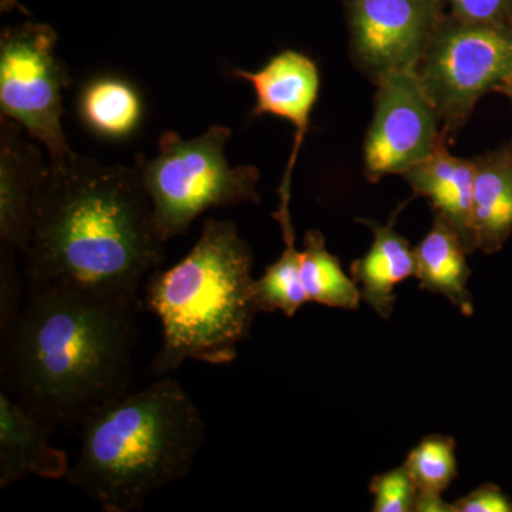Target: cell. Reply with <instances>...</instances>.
Returning a JSON list of instances; mask_svg holds the SVG:
<instances>
[{"label":"cell","mask_w":512,"mask_h":512,"mask_svg":"<svg viewBox=\"0 0 512 512\" xmlns=\"http://www.w3.org/2000/svg\"><path fill=\"white\" fill-rule=\"evenodd\" d=\"M281 256L254 282V301L258 312H282L292 318L308 302L301 278V251L296 235L284 237Z\"/></svg>","instance_id":"obj_20"},{"label":"cell","mask_w":512,"mask_h":512,"mask_svg":"<svg viewBox=\"0 0 512 512\" xmlns=\"http://www.w3.org/2000/svg\"><path fill=\"white\" fill-rule=\"evenodd\" d=\"M467 255L460 235L440 215L434 214L430 231L414 248V276L419 279L420 289L440 293L463 315L471 316L474 305L467 288L471 275Z\"/></svg>","instance_id":"obj_16"},{"label":"cell","mask_w":512,"mask_h":512,"mask_svg":"<svg viewBox=\"0 0 512 512\" xmlns=\"http://www.w3.org/2000/svg\"><path fill=\"white\" fill-rule=\"evenodd\" d=\"M404 466L417 488V512H456L441 494L457 477L456 441L453 437L433 434L424 437L410 451Z\"/></svg>","instance_id":"obj_19"},{"label":"cell","mask_w":512,"mask_h":512,"mask_svg":"<svg viewBox=\"0 0 512 512\" xmlns=\"http://www.w3.org/2000/svg\"><path fill=\"white\" fill-rule=\"evenodd\" d=\"M301 278L308 302L348 311H356L362 302L359 286L345 274L339 259L330 254L318 229H311L305 235Z\"/></svg>","instance_id":"obj_18"},{"label":"cell","mask_w":512,"mask_h":512,"mask_svg":"<svg viewBox=\"0 0 512 512\" xmlns=\"http://www.w3.org/2000/svg\"><path fill=\"white\" fill-rule=\"evenodd\" d=\"M448 140L461 130L478 100L500 92L512 77V22H467L444 16L417 67Z\"/></svg>","instance_id":"obj_6"},{"label":"cell","mask_w":512,"mask_h":512,"mask_svg":"<svg viewBox=\"0 0 512 512\" xmlns=\"http://www.w3.org/2000/svg\"><path fill=\"white\" fill-rule=\"evenodd\" d=\"M67 480L104 512L140 510L151 494L190 473L205 440L200 409L177 380L128 392L80 424Z\"/></svg>","instance_id":"obj_3"},{"label":"cell","mask_w":512,"mask_h":512,"mask_svg":"<svg viewBox=\"0 0 512 512\" xmlns=\"http://www.w3.org/2000/svg\"><path fill=\"white\" fill-rule=\"evenodd\" d=\"M450 15L467 22H512V0H444Z\"/></svg>","instance_id":"obj_23"},{"label":"cell","mask_w":512,"mask_h":512,"mask_svg":"<svg viewBox=\"0 0 512 512\" xmlns=\"http://www.w3.org/2000/svg\"><path fill=\"white\" fill-rule=\"evenodd\" d=\"M369 490L375 495V512H410L416 508V484L404 464L373 477Z\"/></svg>","instance_id":"obj_21"},{"label":"cell","mask_w":512,"mask_h":512,"mask_svg":"<svg viewBox=\"0 0 512 512\" xmlns=\"http://www.w3.org/2000/svg\"><path fill=\"white\" fill-rule=\"evenodd\" d=\"M76 111L80 123L94 136L124 141L143 123L144 101L133 83L116 74H100L80 87Z\"/></svg>","instance_id":"obj_17"},{"label":"cell","mask_w":512,"mask_h":512,"mask_svg":"<svg viewBox=\"0 0 512 512\" xmlns=\"http://www.w3.org/2000/svg\"><path fill=\"white\" fill-rule=\"evenodd\" d=\"M252 262V249L237 225L208 218L184 259L148 276L147 308L163 328L154 375L165 376L185 360L221 366L237 359L259 313Z\"/></svg>","instance_id":"obj_4"},{"label":"cell","mask_w":512,"mask_h":512,"mask_svg":"<svg viewBox=\"0 0 512 512\" xmlns=\"http://www.w3.org/2000/svg\"><path fill=\"white\" fill-rule=\"evenodd\" d=\"M372 231L373 242L363 258L350 268L353 281L359 286L362 301L383 319H389L396 305L397 285L416 275L414 248L394 229L372 220H359Z\"/></svg>","instance_id":"obj_14"},{"label":"cell","mask_w":512,"mask_h":512,"mask_svg":"<svg viewBox=\"0 0 512 512\" xmlns=\"http://www.w3.org/2000/svg\"><path fill=\"white\" fill-rule=\"evenodd\" d=\"M16 249L2 244V256H0V343L8 342L13 329L22 312L20 308V291L22 284L18 269H16Z\"/></svg>","instance_id":"obj_22"},{"label":"cell","mask_w":512,"mask_h":512,"mask_svg":"<svg viewBox=\"0 0 512 512\" xmlns=\"http://www.w3.org/2000/svg\"><path fill=\"white\" fill-rule=\"evenodd\" d=\"M140 303L62 286H28L2 345L10 397L50 433L79 429L130 392Z\"/></svg>","instance_id":"obj_2"},{"label":"cell","mask_w":512,"mask_h":512,"mask_svg":"<svg viewBox=\"0 0 512 512\" xmlns=\"http://www.w3.org/2000/svg\"><path fill=\"white\" fill-rule=\"evenodd\" d=\"M57 37L52 26L32 22L0 33V113L42 144L52 165L76 154L63 130V93L72 79L57 56Z\"/></svg>","instance_id":"obj_7"},{"label":"cell","mask_w":512,"mask_h":512,"mask_svg":"<svg viewBox=\"0 0 512 512\" xmlns=\"http://www.w3.org/2000/svg\"><path fill=\"white\" fill-rule=\"evenodd\" d=\"M501 94H504V96H507L508 99L511 100L512 103V77L510 80H508L507 83L504 84L503 87H501L500 92Z\"/></svg>","instance_id":"obj_25"},{"label":"cell","mask_w":512,"mask_h":512,"mask_svg":"<svg viewBox=\"0 0 512 512\" xmlns=\"http://www.w3.org/2000/svg\"><path fill=\"white\" fill-rule=\"evenodd\" d=\"M231 137V128L221 124L188 140L175 131H164L158 138L157 157H136L134 167L150 198L154 224L164 244L185 234L204 212L261 202L258 168L229 164L225 153Z\"/></svg>","instance_id":"obj_5"},{"label":"cell","mask_w":512,"mask_h":512,"mask_svg":"<svg viewBox=\"0 0 512 512\" xmlns=\"http://www.w3.org/2000/svg\"><path fill=\"white\" fill-rule=\"evenodd\" d=\"M444 16V0H349L353 57L373 80L417 70Z\"/></svg>","instance_id":"obj_9"},{"label":"cell","mask_w":512,"mask_h":512,"mask_svg":"<svg viewBox=\"0 0 512 512\" xmlns=\"http://www.w3.org/2000/svg\"><path fill=\"white\" fill-rule=\"evenodd\" d=\"M25 256L28 286H62L138 301L164 261L153 208L136 167L74 154L49 164Z\"/></svg>","instance_id":"obj_1"},{"label":"cell","mask_w":512,"mask_h":512,"mask_svg":"<svg viewBox=\"0 0 512 512\" xmlns=\"http://www.w3.org/2000/svg\"><path fill=\"white\" fill-rule=\"evenodd\" d=\"M446 134L426 160L403 175L414 195L427 198L434 214L440 215L460 235L468 254L477 251L473 228V158H460L448 151Z\"/></svg>","instance_id":"obj_12"},{"label":"cell","mask_w":512,"mask_h":512,"mask_svg":"<svg viewBox=\"0 0 512 512\" xmlns=\"http://www.w3.org/2000/svg\"><path fill=\"white\" fill-rule=\"evenodd\" d=\"M47 171L42 151L23 138L22 126L0 117V239L16 251L23 252L28 245Z\"/></svg>","instance_id":"obj_11"},{"label":"cell","mask_w":512,"mask_h":512,"mask_svg":"<svg viewBox=\"0 0 512 512\" xmlns=\"http://www.w3.org/2000/svg\"><path fill=\"white\" fill-rule=\"evenodd\" d=\"M456 512H512L508 495L498 485L483 484L454 503Z\"/></svg>","instance_id":"obj_24"},{"label":"cell","mask_w":512,"mask_h":512,"mask_svg":"<svg viewBox=\"0 0 512 512\" xmlns=\"http://www.w3.org/2000/svg\"><path fill=\"white\" fill-rule=\"evenodd\" d=\"M375 82V116L365 141V173L370 183L406 174L426 160L444 136L417 70L386 73Z\"/></svg>","instance_id":"obj_8"},{"label":"cell","mask_w":512,"mask_h":512,"mask_svg":"<svg viewBox=\"0 0 512 512\" xmlns=\"http://www.w3.org/2000/svg\"><path fill=\"white\" fill-rule=\"evenodd\" d=\"M232 76L251 84L255 93V106L251 117L275 116L284 119L295 127V140L286 165L284 180L279 187V207L274 217L276 221L291 217V188L293 168L298 161L306 134H308L311 114L318 100L319 69L311 57L296 50H284L272 57L264 67L255 72L232 69ZM292 218V217H291Z\"/></svg>","instance_id":"obj_10"},{"label":"cell","mask_w":512,"mask_h":512,"mask_svg":"<svg viewBox=\"0 0 512 512\" xmlns=\"http://www.w3.org/2000/svg\"><path fill=\"white\" fill-rule=\"evenodd\" d=\"M50 431L16 403L0 394V488L26 477L47 480L67 478L70 461L66 451L50 444Z\"/></svg>","instance_id":"obj_13"},{"label":"cell","mask_w":512,"mask_h":512,"mask_svg":"<svg viewBox=\"0 0 512 512\" xmlns=\"http://www.w3.org/2000/svg\"><path fill=\"white\" fill-rule=\"evenodd\" d=\"M473 228L477 248L493 255L512 234V141L473 158Z\"/></svg>","instance_id":"obj_15"}]
</instances>
